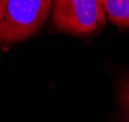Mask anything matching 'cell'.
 Returning a JSON list of instances; mask_svg holds the SVG:
<instances>
[{"label": "cell", "mask_w": 129, "mask_h": 122, "mask_svg": "<svg viewBox=\"0 0 129 122\" xmlns=\"http://www.w3.org/2000/svg\"><path fill=\"white\" fill-rule=\"evenodd\" d=\"M52 0H0V43L32 36L52 12Z\"/></svg>", "instance_id": "cell-1"}, {"label": "cell", "mask_w": 129, "mask_h": 122, "mask_svg": "<svg viewBox=\"0 0 129 122\" xmlns=\"http://www.w3.org/2000/svg\"><path fill=\"white\" fill-rule=\"evenodd\" d=\"M102 0H52V23L65 33L88 35L106 24Z\"/></svg>", "instance_id": "cell-2"}, {"label": "cell", "mask_w": 129, "mask_h": 122, "mask_svg": "<svg viewBox=\"0 0 129 122\" xmlns=\"http://www.w3.org/2000/svg\"><path fill=\"white\" fill-rule=\"evenodd\" d=\"M107 18L115 25L129 27V0H102Z\"/></svg>", "instance_id": "cell-3"}, {"label": "cell", "mask_w": 129, "mask_h": 122, "mask_svg": "<svg viewBox=\"0 0 129 122\" xmlns=\"http://www.w3.org/2000/svg\"><path fill=\"white\" fill-rule=\"evenodd\" d=\"M118 99L124 111V117L129 122V75L124 77L119 84Z\"/></svg>", "instance_id": "cell-4"}]
</instances>
